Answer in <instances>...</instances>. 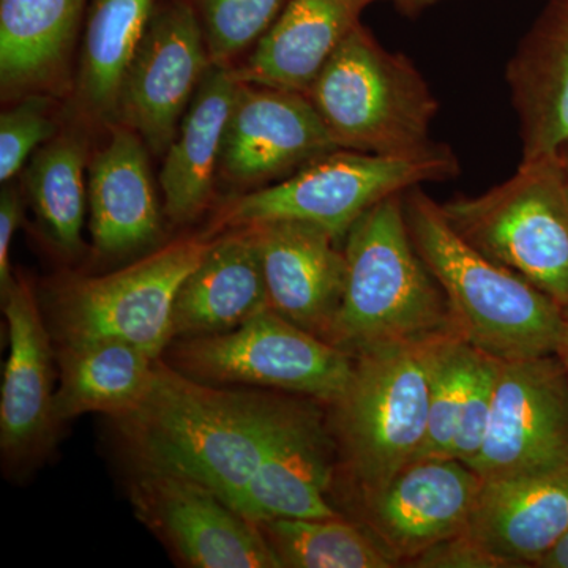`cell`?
<instances>
[{
    "instance_id": "cell-1",
    "label": "cell",
    "mask_w": 568,
    "mask_h": 568,
    "mask_svg": "<svg viewBox=\"0 0 568 568\" xmlns=\"http://www.w3.org/2000/svg\"><path fill=\"white\" fill-rule=\"evenodd\" d=\"M301 405L193 379L160 357L141 405L112 420L134 473L190 478L235 507Z\"/></svg>"
},
{
    "instance_id": "cell-2",
    "label": "cell",
    "mask_w": 568,
    "mask_h": 568,
    "mask_svg": "<svg viewBox=\"0 0 568 568\" xmlns=\"http://www.w3.org/2000/svg\"><path fill=\"white\" fill-rule=\"evenodd\" d=\"M403 197L410 239L446 295L455 331L504 362L558 353L564 306L467 244L420 186Z\"/></svg>"
},
{
    "instance_id": "cell-3",
    "label": "cell",
    "mask_w": 568,
    "mask_h": 568,
    "mask_svg": "<svg viewBox=\"0 0 568 568\" xmlns=\"http://www.w3.org/2000/svg\"><path fill=\"white\" fill-rule=\"evenodd\" d=\"M403 196L381 201L346 235L345 294L327 343L347 354L455 331L446 295L410 239Z\"/></svg>"
},
{
    "instance_id": "cell-4",
    "label": "cell",
    "mask_w": 568,
    "mask_h": 568,
    "mask_svg": "<svg viewBox=\"0 0 568 568\" xmlns=\"http://www.w3.org/2000/svg\"><path fill=\"white\" fill-rule=\"evenodd\" d=\"M435 336L377 343L353 355L349 384L331 405L332 435L361 496L386 487L424 446Z\"/></svg>"
},
{
    "instance_id": "cell-5",
    "label": "cell",
    "mask_w": 568,
    "mask_h": 568,
    "mask_svg": "<svg viewBox=\"0 0 568 568\" xmlns=\"http://www.w3.org/2000/svg\"><path fill=\"white\" fill-rule=\"evenodd\" d=\"M459 173L450 148L433 142L407 155H377L339 149L283 182L233 197L220 207L211 234L271 220H301L345 241L353 224L381 201L422 183L446 182Z\"/></svg>"
},
{
    "instance_id": "cell-6",
    "label": "cell",
    "mask_w": 568,
    "mask_h": 568,
    "mask_svg": "<svg viewBox=\"0 0 568 568\" xmlns=\"http://www.w3.org/2000/svg\"><path fill=\"white\" fill-rule=\"evenodd\" d=\"M347 151L407 155L429 148L439 103L414 63L358 24L306 93Z\"/></svg>"
},
{
    "instance_id": "cell-7",
    "label": "cell",
    "mask_w": 568,
    "mask_h": 568,
    "mask_svg": "<svg viewBox=\"0 0 568 568\" xmlns=\"http://www.w3.org/2000/svg\"><path fill=\"white\" fill-rule=\"evenodd\" d=\"M212 239H179L106 275L59 280L43 301L54 347L123 342L162 357L173 342L175 295Z\"/></svg>"
},
{
    "instance_id": "cell-8",
    "label": "cell",
    "mask_w": 568,
    "mask_h": 568,
    "mask_svg": "<svg viewBox=\"0 0 568 568\" xmlns=\"http://www.w3.org/2000/svg\"><path fill=\"white\" fill-rule=\"evenodd\" d=\"M440 209L467 244L567 308L568 192L558 155L521 162L495 189Z\"/></svg>"
},
{
    "instance_id": "cell-9",
    "label": "cell",
    "mask_w": 568,
    "mask_h": 568,
    "mask_svg": "<svg viewBox=\"0 0 568 568\" xmlns=\"http://www.w3.org/2000/svg\"><path fill=\"white\" fill-rule=\"evenodd\" d=\"M162 358L203 383L274 388L328 406L346 390L354 365L353 355L272 308L226 334L173 339Z\"/></svg>"
},
{
    "instance_id": "cell-10",
    "label": "cell",
    "mask_w": 568,
    "mask_h": 568,
    "mask_svg": "<svg viewBox=\"0 0 568 568\" xmlns=\"http://www.w3.org/2000/svg\"><path fill=\"white\" fill-rule=\"evenodd\" d=\"M568 465V373L556 354L500 361L487 435L470 469L499 478Z\"/></svg>"
},
{
    "instance_id": "cell-11",
    "label": "cell",
    "mask_w": 568,
    "mask_h": 568,
    "mask_svg": "<svg viewBox=\"0 0 568 568\" xmlns=\"http://www.w3.org/2000/svg\"><path fill=\"white\" fill-rule=\"evenodd\" d=\"M134 515L192 568H280L260 525L211 488L171 474L133 473Z\"/></svg>"
},
{
    "instance_id": "cell-12",
    "label": "cell",
    "mask_w": 568,
    "mask_h": 568,
    "mask_svg": "<svg viewBox=\"0 0 568 568\" xmlns=\"http://www.w3.org/2000/svg\"><path fill=\"white\" fill-rule=\"evenodd\" d=\"M211 65L193 3L156 7L123 80L115 123L140 134L155 155H166Z\"/></svg>"
},
{
    "instance_id": "cell-13",
    "label": "cell",
    "mask_w": 568,
    "mask_h": 568,
    "mask_svg": "<svg viewBox=\"0 0 568 568\" xmlns=\"http://www.w3.org/2000/svg\"><path fill=\"white\" fill-rule=\"evenodd\" d=\"M9 331V357L0 394V452L9 469H32L54 446L55 351L36 287L14 275L2 298Z\"/></svg>"
},
{
    "instance_id": "cell-14",
    "label": "cell",
    "mask_w": 568,
    "mask_h": 568,
    "mask_svg": "<svg viewBox=\"0 0 568 568\" xmlns=\"http://www.w3.org/2000/svg\"><path fill=\"white\" fill-rule=\"evenodd\" d=\"M339 149L305 93L241 82L224 132L220 173L235 185H260Z\"/></svg>"
},
{
    "instance_id": "cell-15",
    "label": "cell",
    "mask_w": 568,
    "mask_h": 568,
    "mask_svg": "<svg viewBox=\"0 0 568 568\" xmlns=\"http://www.w3.org/2000/svg\"><path fill=\"white\" fill-rule=\"evenodd\" d=\"M481 484L458 459H418L386 487L361 496L365 525L405 566L437 541L465 532Z\"/></svg>"
},
{
    "instance_id": "cell-16",
    "label": "cell",
    "mask_w": 568,
    "mask_h": 568,
    "mask_svg": "<svg viewBox=\"0 0 568 568\" xmlns=\"http://www.w3.org/2000/svg\"><path fill=\"white\" fill-rule=\"evenodd\" d=\"M271 308L327 342L346 286V256L334 235L301 220L250 224Z\"/></svg>"
},
{
    "instance_id": "cell-17",
    "label": "cell",
    "mask_w": 568,
    "mask_h": 568,
    "mask_svg": "<svg viewBox=\"0 0 568 568\" xmlns=\"http://www.w3.org/2000/svg\"><path fill=\"white\" fill-rule=\"evenodd\" d=\"M336 448L321 410L302 402L239 497L235 510L254 523L342 517L327 500L336 473Z\"/></svg>"
},
{
    "instance_id": "cell-18",
    "label": "cell",
    "mask_w": 568,
    "mask_h": 568,
    "mask_svg": "<svg viewBox=\"0 0 568 568\" xmlns=\"http://www.w3.org/2000/svg\"><path fill=\"white\" fill-rule=\"evenodd\" d=\"M466 530L510 568L536 566L568 532V465L484 478Z\"/></svg>"
},
{
    "instance_id": "cell-19",
    "label": "cell",
    "mask_w": 568,
    "mask_h": 568,
    "mask_svg": "<svg viewBox=\"0 0 568 568\" xmlns=\"http://www.w3.org/2000/svg\"><path fill=\"white\" fill-rule=\"evenodd\" d=\"M89 211L93 248L103 257H122L155 244L162 215L148 145L122 123L89 164Z\"/></svg>"
},
{
    "instance_id": "cell-20",
    "label": "cell",
    "mask_w": 568,
    "mask_h": 568,
    "mask_svg": "<svg viewBox=\"0 0 568 568\" xmlns=\"http://www.w3.org/2000/svg\"><path fill=\"white\" fill-rule=\"evenodd\" d=\"M271 308L260 250L248 227L212 239L173 308V339L226 334Z\"/></svg>"
},
{
    "instance_id": "cell-21",
    "label": "cell",
    "mask_w": 568,
    "mask_h": 568,
    "mask_svg": "<svg viewBox=\"0 0 568 568\" xmlns=\"http://www.w3.org/2000/svg\"><path fill=\"white\" fill-rule=\"evenodd\" d=\"M373 2L377 0H290L250 58L233 67L235 80L306 95Z\"/></svg>"
},
{
    "instance_id": "cell-22",
    "label": "cell",
    "mask_w": 568,
    "mask_h": 568,
    "mask_svg": "<svg viewBox=\"0 0 568 568\" xmlns=\"http://www.w3.org/2000/svg\"><path fill=\"white\" fill-rule=\"evenodd\" d=\"M523 162L568 142V0H551L507 67Z\"/></svg>"
},
{
    "instance_id": "cell-23",
    "label": "cell",
    "mask_w": 568,
    "mask_h": 568,
    "mask_svg": "<svg viewBox=\"0 0 568 568\" xmlns=\"http://www.w3.org/2000/svg\"><path fill=\"white\" fill-rule=\"evenodd\" d=\"M239 84L233 67L212 63L168 149L160 186L164 213L174 224L193 223L211 203Z\"/></svg>"
},
{
    "instance_id": "cell-24",
    "label": "cell",
    "mask_w": 568,
    "mask_h": 568,
    "mask_svg": "<svg viewBox=\"0 0 568 568\" xmlns=\"http://www.w3.org/2000/svg\"><path fill=\"white\" fill-rule=\"evenodd\" d=\"M89 0H0L3 99L55 91Z\"/></svg>"
},
{
    "instance_id": "cell-25",
    "label": "cell",
    "mask_w": 568,
    "mask_h": 568,
    "mask_svg": "<svg viewBox=\"0 0 568 568\" xmlns=\"http://www.w3.org/2000/svg\"><path fill=\"white\" fill-rule=\"evenodd\" d=\"M59 365V424L84 414L111 418L132 413L151 390L159 357L123 342L54 347Z\"/></svg>"
},
{
    "instance_id": "cell-26",
    "label": "cell",
    "mask_w": 568,
    "mask_h": 568,
    "mask_svg": "<svg viewBox=\"0 0 568 568\" xmlns=\"http://www.w3.org/2000/svg\"><path fill=\"white\" fill-rule=\"evenodd\" d=\"M159 0H91L81 48L78 97L93 121L115 123L123 80Z\"/></svg>"
},
{
    "instance_id": "cell-27",
    "label": "cell",
    "mask_w": 568,
    "mask_h": 568,
    "mask_svg": "<svg viewBox=\"0 0 568 568\" xmlns=\"http://www.w3.org/2000/svg\"><path fill=\"white\" fill-rule=\"evenodd\" d=\"M85 159V142L77 134L63 133L37 152L24 175L41 230L52 246L69 257L82 250L89 201Z\"/></svg>"
},
{
    "instance_id": "cell-28",
    "label": "cell",
    "mask_w": 568,
    "mask_h": 568,
    "mask_svg": "<svg viewBox=\"0 0 568 568\" xmlns=\"http://www.w3.org/2000/svg\"><path fill=\"white\" fill-rule=\"evenodd\" d=\"M280 568H394L392 549L368 526L343 517L260 521Z\"/></svg>"
},
{
    "instance_id": "cell-29",
    "label": "cell",
    "mask_w": 568,
    "mask_h": 568,
    "mask_svg": "<svg viewBox=\"0 0 568 568\" xmlns=\"http://www.w3.org/2000/svg\"><path fill=\"white\" fill-rule=\"evenodd\" d=\"M480 349L458 332L435 336L429 351L428 429L416 459L446 458Z\"/></svg>"
},
{
    "instance_id": "cell-30",
    "label": "cell",
    "mask_w": 568,
    "mask_h": 568,
    "mask_svg": "<svg viewBox=\"0 0 568 568\" xmlns=\"http://www.w3.org/2000/svg\"><path fill=\"white\" fill-rule=\"evenodd\" d=\"M205 47L213 65L233 67L234 58L254 47L290 0H196Z\"/></svg>"
},
{
    "instance_id": "cell-31",
    "label": "cell",
    "mask_w": 568,
    "mask_h": 568,
    "mask_svg": "<svg viewBox=\"0 0 568 568\" xmlns=\"http://www.w3.org/2000/svg\"><path fill=\"white\" fill-rule=\"evenodd\" d=\"M20 102L0 115V181L10 182L24 168L26 160L40 144L58 132L44 93L21 97Z\"/></svg>"
},
{
    "instance_id": "cell-32",
    "label": "cell",
    "mask_w": 568,
    "mask_h": 568,
    "mask_svg": "<svg viewBox=\"0 0 568 568\" xmlns=\"http://www.w3.org/2000/svg\"><path fill=\"white\" fill-rule=\"evenodd\" d=\"M499 365V358L491 357L481 351L478 353L465 405L459 414L457 433L446 458L458 459L469 465L480 452L487 435L489 416H491Z\"/></svg>"
},
{
    "instance_id": "cell-33",
    "label": "cell",
    "mask_w": 568,
    "mask_h": 568,
    "mask_svg": "<svg viewBox=\"0 0 568 568\" xmlns=\"http://www.w3.org/2000/svg\"><path fill=\"white\" fill-rule=\"evenodd\" d=\"M414 568H510L503 559L481 547L467 530L446 540L437 541L425 551L407 560Z\"/></svg>"
},
{
    "instance_id": "cell-34",
    "label": "cell",
    "mask_w": 568,
    "mask_h": 568,
    "mask_svg": "<svg viewBox=\"0 0 568 568\" xmlns=\"http://www.w3.org/2000/svg\"><path fill=\"white\" fill-rule=\"evenodd\" d=\"M21 219L20 194L17 193L13 186H7L0 194V295H2V298L9 293L11 284L14 282L10 248Z\"/></svg>"
},
{
    "instance_id": "cell-35",
    "label": "cell",
    "mask_w": 568,
    "mask_h": 568,
    "mask_svg": "<svg viewBox=\"0 0 568 568\" xmlns=\"http://www.w3.org/2000/svg\"><path fill=\"white\" fill-rule=\"evenodd\" d=\"M538 568H568V532L560 538L547 555L537 560Z\"/></svg>"
},
{
    "instance_id": "cell-36",
    "label": "cell",
    "mask_w": 568,
    "mask_h": 568,
    "mask_svg": "<svg viewBox=\"0 0 568 568\" xmlns=\"http://www.w3.org/2000/svg\"><path fill=\"white\" fill-rule=\"evenodd\" d=\"M390 2H394L396 9L402 10L403 13L417 14L437 3L447 2V0H390Z\"/></svg>"
},
{
    "instance_id": "cell-37",
    "label": "cell",
    "mask_w": 568,
    "mask_h": 568,
    "mask_svg": "<svg viewBox=\"0 0 568 568\" xmlns=\"http://www.w3.org/2000/svg\"><path fill=\"white\" fill-rule=\"evenodd\" d=\"M562 362V365L566 366L568 373V306L564 308V332L562 338H560V345L558 353H556Z\"/></svg>"
},
{
    "instance_id": "cell-38",
    "label": "cell",
    "mask_w": 568,
    "mask_h": 568,
    "mask_svg": "<svg viewBox=\"0 0 568 568\" xmlns=\"http://www.w3.org/2000/svg\"><path fill=\"white\" fill-rule=\"evenodd\" d=\"M560 168H562L564 181H566L568 192V142L558 152Z\"/></svg>"
}]
</instances>
